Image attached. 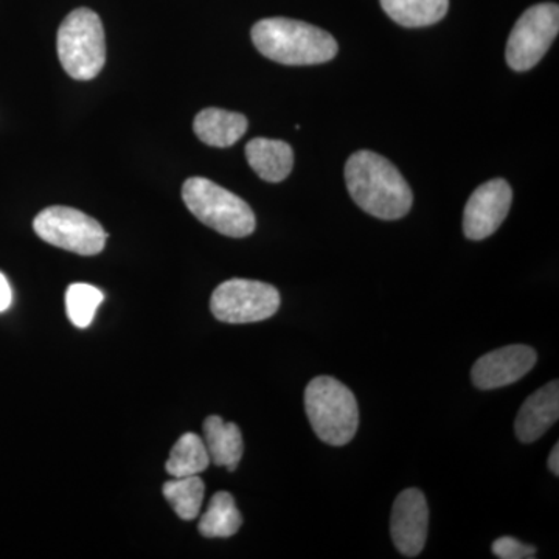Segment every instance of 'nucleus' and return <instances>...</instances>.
Returning a JSON list of instances; mask_svg holds the SVG:
<instances>
[{
  "instance_id": "f257e3e1",
  "label": "nucleus",
  "mask_w": 559,
  "mask_h": 559,
  "mask_svg": "<svg viewBox=\"0 0 559 559\" xmlns=\"http://www.w3.org/2000/svg\"><path fill=\"white\" fill-rule=\"evenodd\" d=\"M349 197L374 218L393 221L409 213L414 194L399 168L373 151H358L345 165Z\"/></svg>"
},
{
  "instance_id": "f03ea898",
  "label": "nucleus",
  "mask_w": 559,
  "mask_h": 559,
  "mask_svg": "<svg viewBox=\"0 0 559 559\" xmlns=\"http://www.w3.org/2000/svg\"><path fill=\"white\" fill-rule=\"evenodd\" d=\"M252 40L263 57L285 66L322 64L337 55L329 32L288 17H270L252 27Z\"/></svg>"
},
{
  "instance_id": "7ed1b4c3",
  "label": "nucleus",
  "mask_w": 559,
  "mask_h": 559,
  "mask_svg": "<svg viewBox=\"0 0 559 559\" xmlns=\"http://www.w3.org/2000/svg\"><path fill=\"white\" fill-rule=\"evenodd\" d=\"M305 411L316 436L330 447H344L358 432V401L334 378L318 377L307 385Z\"/></svg>"
},
{
  "instance_id": "20e7f679",
  "label": "nucleus",
  "mask_w": 559,
  "mask_h": 559,
  "mask_svg": "<svg viewBox=\"0 0 559 559\" xmlns=\"http://www.w3.org/2000/svg\"><path fill=\"white\" fill-rule=\"evenodd\" d=\"M187 209L210 229L230 238L249 237L257 221L248 202L205 178H190L182 187Z\"/></svg>"
},
{
  "instance_id": "39448f33",
  "label": "nucleus",
  "mask_w": 559,
  "mask_h": 559,
  "mask_svg": "<svg viewBox=\"0 0 559 559\" xmlns=\"http://www.w3.org/2000/svg\"><path fill=\"white\" fill-rule=\"evenodd\" d=\"M57 49L62 69L73 80L95 79L106 62L100 16L90 9L73 10L60 25Z\"/></svg>"
},
{
  "instance_id": "423d86ee",
  "label": "nucleus",
  "mask_w": 559,
  "mask_h": 559,
  "mask_svg": "<svg viewBox=\"0 0 559 559\" xmlns=\"http://www.w3.org/2000/svg\"><path fill=\"white\" fill-rule=\"evenodd\" d=\"M33 229L40 240L55 248L84 257L100 253L108 240V234L98 221L64 205L43 210L33 221Z\"/></svg>"
},
{
  "instance_id": "0eeeda50",
  "label": "nucleus",
  "mask_w": 559,
  "mask_h": 559,
  "mask_svg": "<svg viewBox=\"0 0 559 559\" xmlns=\"http://www.w3.org/2000/svg\"><path fill=\"white\" fill-rule=\"evenodd\" d=\"M280 301L278 289L267 283L231 278L213 290L210 310L224 323H253L272 318Z\"/></svg>"
},
{
  "instance_id": "6e6552de",
  "label": "nucleus",
  "mask_w": 559,
  "mask_h": 559,
  "mask_svg": "<svg viewBox=\"0 0 559 559\" xmlns=\"http://www.w3.org/2000/svg\"><path fill=\"white\" fill-rule=\"evenodd\" d=\"M559 32L557 3H538L525 11L507 44V62L516 72L535 68L550 49Z\"/></svg>"
},
{
  "instance_id": "1a4fd4ad",
  "label": "nucleus",
  "mask_w": 559,
  "mask_h": 559,
  "mask_svg": "<svg viewBox=\"0 0 559 559\" xmlns=\"http://www.w3.org/2000/svg\"><path fill=\"white\" fill-rule=\"evenodd\" d=\"M513 190L503 179H492L474 190L465 213H463V234L473 241L491 237L502 226L509 215Z\"/></svg>"
},
{
  "instance_id": "9d476101",
  "label": "nucleus",
  "mask_w": 559,
  "mask_h": 559,
  "mask_svg": "<svg viewBox=\"0 0 559 559\" xmlns=\"http://www.w3.org/2000/svg\"><path fill=\"white\" fill-rule=\"evenodd\" d=\"M429 507L417 488L404 489L393 503L390 535L401 555L415 558L421 554L428 539Z\"/></svg>"
},
{
  "instance_id": "9b49d317",
  "label": "nucleus",
  "mask_w": 559,
  "mask_h": 559,
  "mask_svg": "<svg viewBox=\"0 0 559 559\" xmlns=\"http://www.w3.org/2000/svg\"><path fill=\"white\" fill-rule=\"evenodd\" d=\"M538 355L527 345H510L489 352L476 360L471 378L480 390H492L514 384L535 367Z\"/></svg>"
},
{
  "instance_id": "f8f14e48",
  "label": "nucleus",
  "mask_w": 559,
  "mask_h": 559,
  "mask_svg": "<svg viewBox=\"0 0 559 559\" xmlns=\"http://www.w3.org/2000/svg\"><path fill=\"white\" fill-rule=\"evenodd\" d=\"M559 418V382L551 381L536 390L522 404L514 432L522 443H533L540 439Z\"/></svg>"
},
{
  "instance_id": "ddd939ff",
  "label": "nucleus",
  "mask_w": 559,
  "mask_h": 559,
  "mask_svg": "<svg viewBox=\"0 0 559 559\" xmlns=\"http://www.w3.org/2000/svg\"><path fill=\"white\" fill-rule=\"evenodd\" d=\"M250 168L266 182H282L294 167V153L283 140L253 139L246 145Z\"/></svg>"
},
{
  "instance_id": "4468645a",
  "label": "nucleus",
  "mask_w": 559,
  "mask_h": 559,
  "mask_svg": "<svg viewBox=\"0 0 559 559\" xmlns=\"http://www.w3.org/2000/svg\"><path fill=\"white\" fill-rule=\"evenodd\" d=\"M194 134L205 145L227 148L235 145L248 131V119L242 114L218 108L201 110L193 121Z\"/></svg>"
},
{
  "instance_id": "2eb2a0df",
  "label": "nucleus",
  "mask_w": 559,
  "mask_h": 559,
  "mask_svg": "<svg viewBox=\"0 0 559 559\" xmlns=\"http://www.w3.org/2000/svg\"><path fill=\"white\" fill-rule=\"evenodd\" d=\"M204 443L210 462L230 471L240 465L245 443L241 430L235 423H226L218 415H212L204 421Z\"/></svg>"
},
{
  "instance_id": "dca6fc26",
  "label": "nucleus",
  "mask_w": 559,
  "mask_h": 559,
  "mask_svg": "<svg viewBox=\"0 0 559 559\" xmlns=\"http://www.w3.org/2000/svg\"><path fill=\"white\" fill-rule=\"evenodd\" d=\"M390 20L407 28L428 27L447 16L450 0H381Z\"/></svg>"
},
{
  "instance_id": "f3484780",
  "label": "nucleus",
  "mask_w": 559,
  "mask_h": 559,
  "mask_svg": "<svg viewBox=\"0 0 559 559\" xmlns=\"http://www.w3.org/2000/svg\"><path fill=\"white\" fill-rule=\"evenodd\" d=\"M242 516L235 506L234 496L219 491L210 499L209 509L200 520V533L204 538H230L241 528Z\"/></svg>"
},
{
  "instance_id": "a211bd4d",
  "label": "nucleus",
  "mask_w": 559,
  "mask_h": 559,
  "mask_svg": "<svg viewBox=\"0 0 559 559\" xmlns=\"http://www.w3.org/2000/svg\"><path fill=\"white\" fill-rule=\"evenodd\" d=\"M210 457L204 440L197 433H183L170 452L167 462L168 474L173 477L200 476L209 468Z\"/></svg>"
},
{
  "instance_id": "6ab92c4d",
  "label": "nucleus",
  "mask_w": 559,
  "mask_h": 559,
  "mask_svg": "<svg viewBox=\"0 0 559 559\" xmlns=\"http://www.w3.org/2000/svg\"><path fill=\"white\" fill-rule=\"evenodd\" d=\"M165 499L180 520L193 521L200 516L205 485L200 476L175 477L164 485Z\"/></svg>"
},
{
  "instance_id": "aec40b11",
  "label": "nucleus",
  "mask_w": 559,
  "mask_h": 559,
  "mask_svg": "<svg viewBox=\"0 0 559 559\" xmlns=\"http://www.w3.org/2000/svg\"><path fill=\"white\" fill-rule=\"evenodd\" d=\"M105 296L100 289L86 283H75L66 290V311L76 329H87Z\"/></svg>"
},
{
  "instance_id": "412c9836",
  "label": "nucleus",
  "mask_w": 559,
  "mask_h": 559,
  "mask_svg": "<svg viewBox=\"0 0 559 559\" xmlns=\"http://www.w3.org/2000/svg\"><path fill=\"white\" fill-rule=\"evenodd\" d=\"M492 554L500 559H532L536 558L535 547L525 546L521 540L503 536L495 540L491 547Z\"/></svg>"
},
{
  "instance_id": "4be33fe9",
  "label": "nucleus",
  "mask_w": 559,
  "mask_h": 559,
  "mask_svg": "<svg viewBox=\"0 0 559 559\" xmlns=\"http://www.w3.org/2000/svg\"><path fill=\"white\" fill-rule=\"evenodd\" d=\"M11 300H13V293H11L9 280L0 274V312L9 310Z\"/></svg>"
},
{
  "instance_id": "5701e85b",
  "label": "nucleus",
  "mask_w": 559,
  "mask_h": 559,
  "mask_svg": "<svg viewBox=\"0 0 559 559\" xmlns=\"http://www.w3.org/2000/svg\"><path fill=\"white\" fill-rule=\"evenodd\" d=\"M549 469L555 476H559V444H555L549 455Z\"/></svg>"
}]
</instances>
